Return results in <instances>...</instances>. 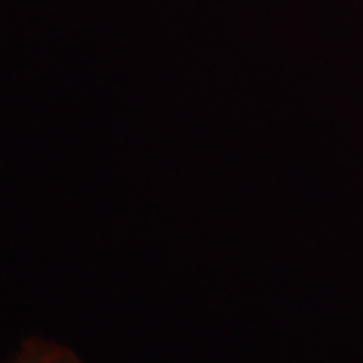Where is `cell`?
<instances>
[{
    "label": "cell",
    "instance_id": "6da1fadb",
    "mask_svg": "<svg viewBox=\"0 0 363 363\" xmlns=\"http://www.w3.org/2000/svg\"><path fill=\"white\" fill-rule=\"evenodd\" d=\"M0 363H82L71 347L43 337H26L12 357Z\"/></svg>",
    "mask_w": 363,
    "mask_h": 363
}]
</instances>
